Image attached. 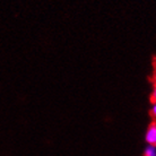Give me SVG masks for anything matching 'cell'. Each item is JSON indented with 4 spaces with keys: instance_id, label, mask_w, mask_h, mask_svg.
<instances>
[{
    "instance_id": "1",
    "label": "cell",
    "mask_w": 156,
    "mask_h": 156,
    "mask_svg": "<svg viewBox=\"0 0 156 156\" xmlns=\"http://www.w3.org/2000/svg\"><path fill=\"white\" fill-rule=\"evenodd\" d=\"M145 139L147 141L148 145H155L156 143V122H153L148 126L146 135H145Z\"/></svg>"
},
{
    "instance_id": "2",
    "label": "cell",
    "mask_w": 156,
    "mask_h": 156,
    "mask_svg": "<svg viewBox=\"0 0 156 156\" xmlns=\"http://www.w3.org/2000/svg\"><path fill=\"white\" fill-rule=\"evenodd\" d=\"M144 156H156L155 145H148L144 151Z\"/></svg>"
},
{
    "instance_id": "3",
    "label": "cell",
    "mask_w": 156,
    "mask_h": 156,
    "mask_svg": "<svg viewBox=\"0 0 156 156\" xmlns=\"http://www.w3.org/2000/svg\"><path fill=\"white\" fill-rule=\"evenodd\" d=\"M151 113H152V115L156 119V102H154L152 105V110H151Z\"/></svg>"
},
{
    "instance_id": "4",
    "label": "cell",
    "mask_w": 156,
    "mask_h": 156,
    "mask_svg": "<svg viewBox=\"0 0 156 156\" xmlns=\"http://www.w3.org/2000/svg\"><path fill=\"white\" fill-rule=\"evenodd\" d=\"M152 100L153 102H156V86L154 87V90H153V93H152Z\"/></svg>"
},
{
    "instance_id": "5",
    "label": "cell",
    "mask_w": 156,
    "mask_h": 156,
    "mask_svg": "<svg viewBox=\"0 0 156 156\" xmlns=\"http://www.w3.org/2000/svg\"><path fill=\"white\" fill-rule=\"evenodd\" d=\"M154 82L156 84V69H155V73H154Z\"/></svg>"
},
{
    "instance_id": "6",
    "label": "cell",
    "mask_w": 156,
    "mask_h": 156,
    "mask_svg": "<svg viewBox=\"0 0 156 156\" xmlns=\"http://www.w3.org/2000/svg\"><path fill=\"white\" fill-rule=\"evenodd\" d=\"M155 147H156V143H155Z\"/></svg>"
}]
</instances>
